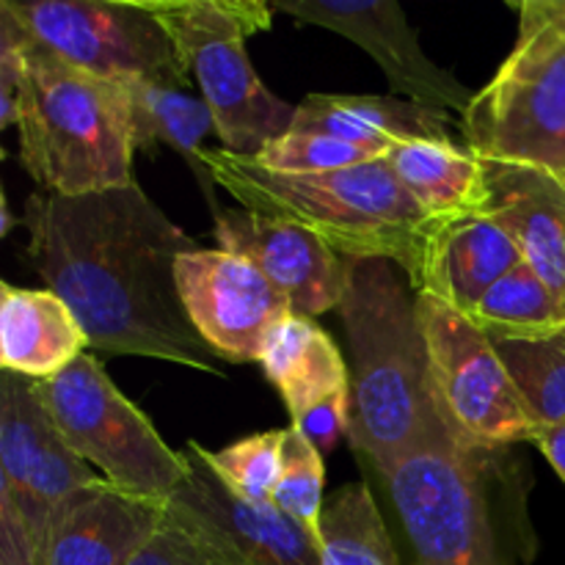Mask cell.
<instances>
[{
    "label": "cell",
    "mask_w": 565,
    "mask_h": 565,
    "mask_svg": "<svg viewBox=\"0 0 565 565\" xmlns=\"http://www.w3.org/2000/svg\"><path fill=\"white\" fill-rule=\"evenodd\" d=\"M20 221L25 259L72 309L94 351L224 379V359L191 323L177 287V263L199 246L138 182L88 196L36 191Z\"/></svg>",
    "instance_id": "6da1fadb"
},
{
    "label": "cell",
    "mask_w": 565,
    "mask_h": 565,
    "mask_svg": "<svg viewBox=\"0 0 565 565\" xmlns=\"http://www.w3.org/2000/svg\"><path fill=\"white\" fill-rule=\"evenodd\" d=\"M414 565H533L527 480L508 447H463L445 419L384 475Z\"/></svg>",
    "instance_id": "7a4b0ae2"
},
{
    "label": "cell",
    "mask_w": 565,
    "mask_h": 565,
    "mask_svg": "<svg viewBox=\"0 0 565 565\" xmlns=\"http://www.w3.org/2000/svg\"><path fill=\"white\" fill-rule=\"evenodd\" d=\"M202 160L241 207L301 226L340 257L392 259L414 290L423 285L445 224L414 202L386 158L329 174H276L224 147L204 149Z\"/></svg>",
    "instance_id": "3957f363"
},
{
    "label": "cell",
    "mask_w": 565,
    "mask_h": 565,
    "mask_svg": "<svg viewBox=\"0 0 565 565\" xmlns=\"http://www.w3.org/2000/svg\"><path fill=\"white\" fill-rule=\"evenodd\" d=\"M340 312L353 353L351 445L390 475L441 423L417 290L392 259H345Z\"/></svg>",
    "instance_id": "277c9868"
},
{
    "label": "cell",
    "mask_w": 565,
    "mask_h": 565,
    "mask_svg": "<svg viewBox=\"0 0 565 565\" xmlns=\"http://www.w3.org/2000/svg\"><path fill=\"white\" fill-rule=\"evenodd\" d=\"M22 33L31 61L17 121L22 169L55 196H88L136 185L125 83L88 75L42 47L25 28Z\"/></svg>",
    "instance_id": "5b68a950"
},
{
    "label": "cell",
    "mask_w": 565,
    "mask_h": 565,
    "mask_svg": "<svg viewBox=\"0 0 565 565\" xmlns=\"http://www.w3.org/2000/svg\"><path fill=\"white\" fill-rule=\"evenodd\" d=\"M516 11V44L461 114L463 141L489 163L539 169L565 188V0Z\"/></svg>",
    "instance_id": "8992f818"
},
{
    "label": "cell",
    "mask_w": 565,
    "mask_h": 565,
    "mask_svg": "<svg viewBox=\"0 0 565 565\" xmlns=\"http://www.w3.org/2000/svg\"><path fill=\"white\" fill-rule=\"evenodd\" d=\"M147 6L199 83L224 149L254 160L265 143L290 130L296 105L259 81L246 50L248 36L270 31L274 6L259 0H147Z\"/></svg>",
    "instance_id": "52a82bcc"
},
{
    "label": "cell",
    "mask_w": 565,
    "mask_h": 565,
    "mask_svg": "<svg viewBox=\"0 0 565 565\" xmlns=\"http://www.w3.org/2000/svg\"><path fill=\"white\" fill-rule=\"evenodd\" d=\"M42 397L66 445L116 489L166 502L185 478V452L160 439L92 353L42 381Z\"/></svg>",
    "instance_id": "ba28073f"
},
{
    "label": "cell",
    "mask_w": 565,
    "mask_h": 565,
    "mask_svg": "<svg viewBox=\"0 0 565 565\" xmlns=\"http://www.w3.org/2000/svg\"><path fill=\"white\" fill-rule=\"evenodd\" d=\"M417 318L436 408L452 439L480 450L530 441L535 419L494 342L430 292H417Z\"/></svg>",
    "instance_id": "9c48e42d"
},
{
    "label": "cell",
    "mask_w": 565,
    "mask_h": 565,
    "mask_svg": "<svg viewBox=\"0 0 565 565\" xmlns=\"http://www.w3.org/2000/svg\"><path fill=\"white\" fill-rule=\"evenodd\" d=\"M17 22L66 64L110 83L188 86V70L147 0H3Z\"/></svg>",
    "instance_id": "30bf717a"
},
{
    "label": "cell",
    "mask_w": 565,
    "mask_h": 565,
    "mask_svg": "<svg viewBox=\"0 0 565 565\" xmlns=\"http://www.w3.org/2000/svg\"><path fill=\"white\" fill-rule=\"evenodd\" d=\"M171 522L230 565H323L320 539L268 502L237 497L188 441L185 478L166 500Z\"/></svg>",
    "instance_id": "8fae6325"
},
{
    "label": "cell",
    "mask_w": 565,
    "mask_h": 565,
    "mask_svg": "<svg viewBox=\"0 0 565 565\" xmlns=\"http://www.w3.org/2000/svg\"><path fill=\"white\" fill-rule=\"evenodd\" d=\"M177 287L202 340L232 364L259 362L270 331L292 315L285 292L257 265L221 248L182 254Z\"/></svg>",
    "instance_id": "7c38bea8"
},
{
    "label": "cell",
    "mask_w": 565,
    "mask_h": 565,
    "mask_svg": "<svg viewBox=\"0 0 565 565\" xmlns=\"http://www.w3.org/2000/svg\"><path fill=\"white\" fill-rule=\"evenodd\" d=\"M274 11L351 39L384 70L392 92L436 110H467L472 94L452 72L425 55L406 11L395 0H276Z\"/></svg>",
    "instance_id": "4fadbf2b"
},
{
    "label": "cell",
    "mask_w": 565,
    "mask_h": 565,
    "mask_svg": "<svg viewBox=\"0 0 565 565\" xmlns=\"http://www.w3.org/2000/svg\"><path fill=\"white\" fill-rule=\"evenodd\" d=\"M213 221L221 252L257 265L285 292L292 315L315 318L340 307L348 265L312 232L246 207L224 210Z\"/></svg>",
    "instance_id": "5bb4252c"
},
{
    "label": "cell",
    "mask_w": 565,
    "mask_h": 565,
    "mask_svg": "<svg viewBox=\"0 0 565 565\" xmlns=\"http://www.w3.org/2000/svg\"><path fill=\"white\" fill-rule=\"evenodd\" d=\"M163 522L166 502L130 494L99 478L55 508L47 565H130Z\"/></svg>",
    "instance_id": "9a60e30c"
},
{
    "label": "cell",
    "mask_w": 565,
    "mask_h": 565,
    "mask_svg": "<svg viewBox=\"0 0 565 565\" xmlns=\"http://www.w3.org/2000/svg\"><path fill=\"white\" fill-rule=\"evenodd\" d=\"M489 213L513 237L524 265L565 301V188L524 166L489 163Z\"/></svg>",
    "instance_id": "2e32d148"
},
{
    "label": "cell",
    "mask_w": 565,
    "mask_h": 565,
    "mask_svg": "<svg viewBox=\"0 0 565 565\" xmlns=\"http://www.w3.org/2000/svg\"><path fill=\"white\" fill-rule=\"evenodd\" d=\"M290 130L342 138L375 149L381 158L397 143L452 141V119L447 110L425 108L403 97L307 94L296 105Z\"/></svg>",
    "instance_id": "e0dca14e"
},
{
    "label": "cell",
    "mask_w": 565,
    "mask_h": 565,
    "mask_svg": "<svg viewBox=\"0 0 565 565\" xmlns=\"http://www.w3.org/2000/svg\"><path fill=\"white\" fill-rule=\"evenodd\" d=\"M88 337L53 290L0 285V364L6 373L53 381L86 356Z\"/></svg>",
    "instance_id": "ac0fdd59"
},
{
    "label": "cell",
    "mask_w": 565,
    "mask_h": 565,
    "mask_svg": "<svg viewBox=\"0 0 565 565\" xmlns=\"http://www.w3.org/2000/svg\"><path fill=\"white\" fill-rule=\"evenodd\" d=\"M522 263V252L494 215H469L441 226L417 292L441 298L467 318L480 298Z\"/></svg>",
    "instance_id": "d6986e66"
},
{
    "label": "cell",
    "mask_w": 565,
    "mask_h": 565,
    "mask_svg": "<svg viewBox=\"0 0 565 565\" xmlns=\"http://www.w3.org/2000/svg\"><path fill=\"white\" fill-rule=\"evenodd\" d=\"M386 163L414 202L439 224L486 215L491 207L489 163L467 143L412 141L397 143Z\"/></svg>",
    "instance_id": "ffe728a7"
},
{
    "label": "cell",
    "mask_w": 565,
    "mask_h": 565,
    "mask_svg": "<svg viewBox=\"0 0 565 565\" xmlns=\"http://www.w3.org/2000/svg\"><path fill=\"white\" fill-rule=\"evenodd\" d=\"M127 97H130V125H132V147L136 152H149L154 147H171L196 177L199 188L204 193L213 218H218L224 210L215 199V180L204 166V138L215 132V119L210 114L207 103L202 97H191L185 88L166 86L152 81L125 83Z\"/></svg>",
    "instance_id": "44dd1931"
},
{
    "label": "cell",
    "mask_w": 565,
    "mask_h": 565,
    "mask_svg": "<svg viewBox=\"0 0 565 565\" xmlns=\"http://www.w3.org/2000/svg\"><path fill=\"white\" fill-rule=\"evenodd\" d=\"M467 318L491 342L541 340L565 331V301L522 263L502 276Z\"/></svg>",
    "instance_id": "7402d4cb"
},
{
    "label": "cell",
    "mask_w": 565,
    "mask_h": 565,
    "mask_svg": "<svg viewBox=\"0 0 565 565\" xmlns=\"http://www.w3.org/2000/svg\"><path fill=\"white\" fill-rule=\"evenodd\" d=\"M323 565H401L384 516L364 483H348L326 500L320 519Z\"/></svg>",
    "instance_id": "603a6c76"
},
{
    "label": "cell",
    "mask_w": 565,
    "mask_h": 565,
    "mask_svg": "<svg viewBox=\"0 0 565 565\" xmlns=\"http://www.w3.org/2000/svg\"><path fill=\"white\" fill-rule=\"evenodd\" d=\"M535 425L565 419V331L541 340L494 342Z\"/></svg>",
    "instance_id": "cb8c5ba5"
},
{
    "label": "cell",
    "mask_w": 565,
    "mask_h": 565,
    "mask_svg": "<svg viewBox=\"0 0 565 565\" xmlns=\"http://www.w3.org/2000/svg\"><path fill=\"white\" fill-rule=\"evenodd\" d=\"M285 436L287 430H265V434L246 436L224 450L210 452L199 447V452L237 497L268 505L274 502L276 486H279Z\"/></svg>",
    "instance_id": "d4e9b609"
},
{
    "label": "cell",
    "mask_w": 565,
    "mask_h": 565,
    "mask_svg": "<svg viewBox=\"0 0 565 565\" xmlns=\"http://www.w3.org/2000/svg\"><path fill=\"white\" fill-rule=\"evenodd\" d=\"M323 456L309 445L296 428L287 430L281 447V475L276 486L274 505L296 519L320 539V519H323Z\"/></svg>",
    "instance_id": "484cf974"
},
{
    "label": "cell",
    "mask_w": 565,
    "mask_h": 565,
    "mask_svg": "<svg viewBox=\"0 0 565 565\" xmlns=\"http://www.w3.org/2000/svg\"><path fill=\"white\" fill-rule=\"evenodd\" d=\"M375 158H381L375 149L342 141V138L287 130L285 136L265 143L263 152L254 160L276 174H329V171L367 163Z\"/></svg>",
    "instance_id": "4316f807"
},
{
    "label": "cell",
    "mask_w": 565,
    "mask_h": 565,
    "mask_svg": "<svg viewBox=\"0 0 565 565\" xmlns=\"http://www.w3.org/2000/svg\"><path fill=\"white\" fill-rule=\"evenodd\" d=\"M348 384H351V373H348L345 362H342L340 348L320 329L315 342L309 345V351L303 353L301 362L296 364V370L279 386V392L285 397V406L290 412V417H296L303 408L315 406V403L323 401L331 392L342 390Z\"/></svg>",
    "instance_id": "83f0119b"
},
{
    "label": "cell",
    "mask_w": 565,
    "mask_h": 565,
    "mask_svg": "<svg viewBox=\"0 0 565 565\" xmlns=\"http://www.w3.org/2000/svg\"><path fill=\"white\" fill-rule=\"evenodd\" d=\"M31 61L25 53V33L20 22L0 6V130L20 121Z\"/></svg>",
    "instance_id": "f1b7e54d"
},
{
    "label": "cell",
    "mask_w": 565,
    "mask_h": 565,
    "mask_svg": "<svg viewBox=\"0 0 565 565\" xmlns=\"http://www.w3.org/2000/svg\"><path fill=\"white\" fill-rule=\"evenodd\" d=\"M318 326L312 323L309 318H298V315H290V318L281 320L274 331L268 334L263 348V364L265 375H268L270 384L279 390L285 384L287 375L296 370V364L301 362L303 353L309 351V345L315 342L318 337Z\"/></svg>",
    "instance_id": "f546056e"
},
{
    "label": "cell",
    "mask_w": 565,
    "mask_h": 565,
    "mask_svg": "<svg viewBox=\"0 0 565 565\" xmlns=\"http://www.w3.org/2000/svg\"><path fill=\"white\" fill-rule=\"evenodd\" d=\"M292 428L323 452H331L337 441L351 430V384L342 390L331 392L329 397L318 401L315 406L303 408L301 414L292 417Z\"/></svg>",
    "instance_id": "4dcf8cb0"
},
{
    "label": "cell",
    "mask_w": 565,
    "mask_h": 565,
    "mask_svg": "<svg viewBox=\"0 0 565 565\" xmlns=\"http://www.w3.org/2000/svg\"><path fill=\"white\" fill-rule=\"evenodd\" d=\"M130 565H230L221 561L215 552H210L207 546L199 539H193L188 530H182L180 524L171 522L169 513H166V522L160 527V533L149 541L147 550L136 557Z\"/></svg>",
    "instance_id": "1f68e13d"
},
{
    "label": "cell",
    "mask_w": 565,
    "mask_h": 565,
    "mask_svg": "<svg viewBox=\"0 0 565 565\" xmlns=\"http://www.w3.org/2000/svg\"><path fill=\"white\" fill-rule=\"evenodd\" d=\"M0 565H47L14 508L0 502Z\"/></svg>",
    "instance_id": "d6a6232c"
},
{
    "label": "cell",
    "mask_w": 565,
    "mask_h": 565,
    "mask_svg": "<svg viewBox=\"0 0 565 565\" xmlns=\"http://www.w3.org/2000/svg\"><path fill=\"white\" fill-rule=\"evenodd\" d=\"M530 441L544 452L546 461L555 467V472L561 475L565 483V419L563 423H552V425H535Z\"/></svg>",
    "instance_id": "836d02e7"
},
{
    "label": "cell",
    "mask_w": 565,
    "mask_h": 565,
    "mask_svg": "<svg viewBox=\"0 0 565 565\" xmlns=\"http://www.w3.org/2000/svg\"><path fill=\"white\" fill-rule=\"evenodd\" d=\"M11 226H14V215H11V210H9V199H3V226H0V232H3V235H9Z\"/></svg>",
    "instance_id": "e575fe53"
}]
</instances>
